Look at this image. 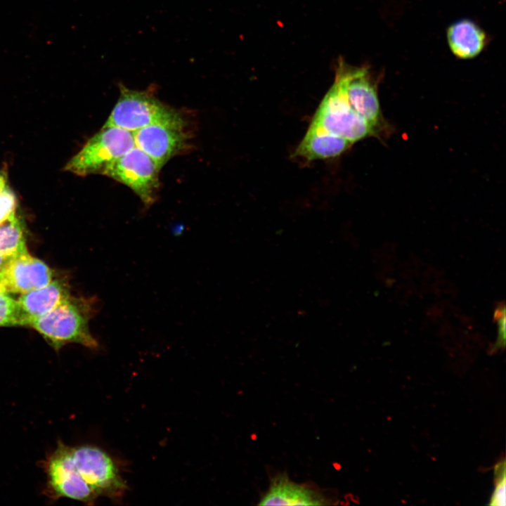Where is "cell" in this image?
<instances>
[{
    "instance_id": "cell-1",
    "label": "cell",
    "mask_w": 506,
    "mask_h": 506,
    "mask_svg": "<svg viewBox=\"0 0 506 506\" xmlns=\"http://www.w3.org/2000/svg\"><path fill=\"white\" fill-rule=\"evenodd\" d=\"M46 474V494L93 504L99 497L119 498L126 484L111 457L91 445L67 446L59 441L43 462Z\"/></svg>"
},
{
    "instance_id": "cell-2",
    "label": "cell",
    "mask_w": 506,
    "mask_h": 506,
    "mask_svg": "<svg viewBox=\"0 0 506 506\" xmlns=\"http://www.w3.org/2000/svg\"><path fill=\"white\" fill-rule=\"evenodd\" d=\"M96 306L93 298L70 297L48 313L30 318L27 325L38 331L56 350L69 343L95 349L98 343L90 332L89 322Z\"/></svg>"
},
{
    "instance_id": "cell-3",
    "label": "cell",
    "mask_w": 506,
    "mask_h": 506,
    "mask_svg": "<svg viewBox=\"0 0 506 506\" xmlns=\"http://www.w3.org/2000/svg\"><path fill=\"white\" fill-rule=\"evenodd\" d=\"M119 89L118 100L104 126L134 132L153 124H187L183 114L159 100L152 89L133 90L122 84Z\"/></svg>"
},
{
    "instance_id": "cell-4",
    "label": "cell",
    "mask_w": 506,
    "mask_h": 506,
    "mask_svg": "<svg viewBox=\"0 0 506 506\" xmlns=\"http://www.w3.org/2000/svg\"><path fill=\"white\" fill-rule=\"evenodd\" d=\"M308 131L344 139L352 145L376 131L351 107L339 84L334 81L317 108Z\"/></svg>"
},
{
    "instance_id": "cell-5",
    "label": "cell",
    "mask_w": 506,
    "mask_h": 506,
    "mask_svg": "<svg viewBox=\"0 0 506 506\" xmlns=\"http://www.w3.org/2000/svg\"><path fill=\"white\" fill-rule=\"evenodd\" d=\"M135 145L133 132L103 126L67 163L65 169L79 176L103 174Z\"/></svg>"
},
{
    "instance_id": "cell-6",
    "label": "cell",
    "mask_w": 506,
    "mask_h": 506,
    "mask_svg": "<svg viewBox=\"0 0 506 506\" xmlns=\"http://www.w3.org/2000/svg\"><path fill=\"white\" fill-rule=\"evenodd\" d=\"M335 81L342 89L353 110L367 121L378 136L387 129L380 108L377 79L369 67L351 66L343 60L338 63Z\"/></svg>"
},
{
    "instance_id": "cell-7",
    "label": "cell",
    "mask_w": 506,
    "mask_h": 506,
    "mask_svg": "<svg viewBox=\"0 0 506 506\" xmlns=\"http://www.w3.org/2000/svg\"><path fill=\"white\" fill-rule=\"evenodd\" d=\"M153 159L135 145L114 162L103 174L129 188L145 207L157 199L159 171Z\"/></svg>"
},
{
    "instance_id": "cell-8",
    "label": "cell",
    "mask_w": 506,
    "mask_h": 506,
    "mask_svg": "<svg viewBox=\"0 0 506 506\" xmlns=\"http://www.w3.org/2000/svg\"><path fill=\"white\" fill-rule=\"evenodd\" d=\"M186 125L153 124L133 132L135 144L148 155L157 167L186 152L190 146Z\"/></svg>"
},
{
    "instance_id": "cell-9",
    "label": "cell",
    "mask_w": 506,
    "mask_h": 506,
    "mask_svg": "<svg viewBox=\"0 0 506 506\" xmlns=\"http://www.w3.org/2000/svg\"><path fill=\"white\" fill-rule=\"evenodd\" d=\"M52 271L27 252L13 257L0 271V292L24 294L51 282Z\"/></svg>"
},
{
    "instance_id": "cell-10",
    "label": "cell",
    "mask_w": 506,
    "mask_h": 506,
    "mask_svg": "<svg viewBox=\"0 0 506 506\" xmlns=\"http://www.w3.org/2000/svg\"><path fill=\"white\" fill-rule=\"evenodd\" d=\"M328 499L318 489L291 481L279 474L271 481L268 490L260 499L259 505H323Z\"/></svg>"
},
{
    "instance_id": "cell-11",
    "label": "cell",
    "mask_w": 506,
    "mask_h": 506,
    "mask_svg": "<svg viewBox=\"0 0 506 506\" xmlns=\"http://www.w3.org/2000/svg\"><path fill=\"white\" fill-rule=\"evenodd\" d=\"M446 37L453 55L465 60L479 56L488 41L485 31L469 19H461L452 23L447 30Z\"/></svg>"
},
{
    "instance_id": "cell-12",
    "label": "cell",
    "mask_w": 506,
    "mask_h": 506,
    "mask_svg": "<svg viewBox=\"0 0 506 506\" xmlns=\"http://www.w3.org/2000/svg\"><path fill=\"white\" fill-rule=\"evenodd\" d=\"M70 297L67 286L54 280L41 288L21 294L18 301L29 319L48 313Z\"/></svg>"
},
{
    "instance_id": "cell-13",
    "label": "cell",
    "mask_w": 506,
    "mask_h": 506,
    "mask_svg": "<svg viewBox=\"0 0 506 506\" xmlns=\"http://www.w3.org/2000/svg\"><path fill=\"white\" fill-rule=\"evenodd\" d=\"M26 252L23 225L15 212L0 223V253L13 257Z\"/></svg>"
},
{
    "instance_id": "cell-14",
    "label": "cell",
    "mask_w": 506,
    "mask_h": 506,
    "mask_svg": "<svg viewBox=\"0 0 506 506\" xmlns=\"http://www.w3.org/2000/svg\"><path fill=\"white\" fill-rule=\"evenodd\" d=\"M27 322L18 301L0 292V326L27 325Z\"/></svg>"
},
{
    "instance_id": "cell-15",
    "label": "cell",
    "mask_w": 506,
    "mask_h": 506,
    "mask_svg": "<svg viewBox=\"0 0 506 506\" xmlns=\"http://www.w3.org/2000/svg\"><path fill=\"white\" fill-rule=\"evenodd\" d=\"M495 488L489 505L505 506L506 504L505 461L498 462L495 466Z\"/></svg>"
},
{
    "instance_id": "cell-16",
    "label": "cell",
    "mask_w": 506,
    "mask_h": 506,
    "mask_svg": "<svg viewBox=\"0 0 506 506\" xmlns=\"http://www.w3.org/2000/svg\"><path fill=\"white\" fill-rule=\"evenodd\" d=\"M17 199L15 193L8 188L0 193V223L15 212Z\"/></svg>"
},
{
    "instance_id": "cell-17",
    "label": "cell",
    "mask_w": 506,
    "mask_h": 506,
    "mask_svg": "<svg viewBox=\"0 0 506 506\" xmlns=\"http://www.w3.org/2000/svg\"><path fill=\"white\" fill-rule=\"evenodd\" d=\"M495 319L498 323V337L493 349H503L505 344V306L501 304L496 309Z\"/></svg>"
},
{
    "instance_id": "cell-18",
    "label": "cell",
    "mask_w": 506,
    "mask_h": 506,
    "mask_svg": "<svg viewBox=\"0 0 506 506\" xmlns=\"http://www.w3.org/2000/svg\"><path fill=\"white\" fill-rule=\"evenodd\" d=\"M12 258L13 257H7L0 253V271L6 266Z\"/></svg>"
},
{
    "instance_id": "cell-19",
    "label": "cell",
    "mask_w": 506,
    "mask_h": 506,
    "mask_svg": "<svg viewBox=\"0 0 506 506\" xmlns=\"http://www.w3.org/2000/svg\"><path fill=\"white\" fill-rule=\"evenodd\" d=\"M6 182L4 176L0 174V193L6 188Z\"/></svg>"
}]
</instances>
